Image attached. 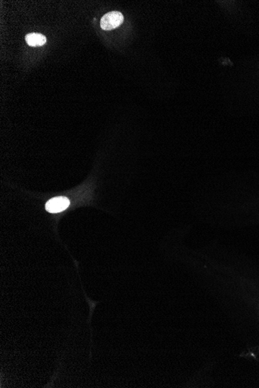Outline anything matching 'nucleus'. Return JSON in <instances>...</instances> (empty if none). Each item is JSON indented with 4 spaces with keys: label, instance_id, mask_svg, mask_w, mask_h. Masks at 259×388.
<instances>
[{
    "label": "nucleus",
    "instance_id": "1",
    "mask_svg": "<svg viewBox=\"0 0 259 388\" xmlns=\"http://www.w3.org/2000/svg\"><path fill=\"white\" fill-rule=\"evenodd\" d=\"M124 22V16L117 11H113L105 14L100 21L101 28L104 30H111L117 28Z\"/></svg>",
    "mask_w": 259,
    "mask_h": 388
},
{
    "label": "nucleus",
    "instance_id": "2",
    "mask_svg": "<svg viewBox=\"0 0 259 388\" xmlns=\"http://www.w3.org/2000/svg\"><path fill=\"white\" fill-rule=\"evenodd\" d=\"M69 205V200L66 197H56L47 202L45 209L48 213H58L65 210Z\"/></svg>",
    "mask_w": 259,
    "mask_h": 388
},
{
    "label": "nucleus",
    "instance_id": "3",
    "mask_svg": "<svg viewBox=\"0 0 259 388\" xmlns=\"http://www.w3.org/2000/svg\"><path fill=\"white\" fill-rule=\"evenodd\" d=\"M25 40L27 45L31 47L43 46L47 41L45 36L41 34H36V33L27 34L25 37Z\"/></svg>",
    "mask_w": 259,
    "mask_h": 388
}]
</instances>
